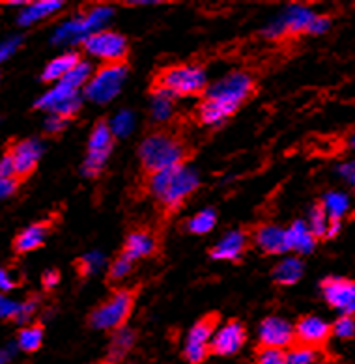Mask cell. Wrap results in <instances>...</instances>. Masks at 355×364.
<instances>
[{
    "label": "cell",
    "instance_id": "cell-20",
    "mask_svg": "<svg viewBox=\"0 0 355 364\" xmlns=\"http://www.w3.org/2000/svg\"><path fill=\"white\" fill-rule=\"evenodd\" d=\"M80 62H83V58H80L79 53H65V55L58 56V58L47 64L41 79L46 80V82H51V80H58L60 82L62 79H65L71 71L75 70Z\"/></svg>",
    "mask_w": 355,
    "mask_h": 364
},
{
    "label": "cell",
    "instance_id": "cell-27",
    "mask_svg": "<svg viewBox=\"0 0 355 364\" xmlns=\"http://www.w3.org/2000/svg\"><path fill=\"white\" fill-rule=\"evenodd\" d=\"M217 225V213L213 210H204L201 213H196L195 217H191L186 223V230L189 234L204 235L213 230Z\"/></svg>",
    "mask_w": 355,
    "mask_h": 364
},
{
    "label": "cell",
    "instance_id": "cell-30",
    "mask_svg": "<svg viewBox=\"0 0 355 364\" xmlns=\"http://www.w3.org/2000/svg\"><path fill=\"white\" fill-rule=\"evenodd\" d=\"M325 208H327V213H329V220H339L342 219V215L348 210V198L340 193H331L327 195V198H324Z\"/></svg>",
    "mask_w": 355,
    "mask_h": 364
},
{
    "label": "cell",
    "instance_id": "cell-37",
    "mask_svg": "<svg viewBox=\"0 0 355 364\" xmlns=\"http://www.w3.org/2000/svg\"><path fill=\"white\" fill-rule=\"evenodd\" d=\"M329 23L331 21L327 16H314V19H312L309 26V34H322V32L327 31Z\"/></svg>",
    "mask_w": 355,
    "mask_h": 364
},
{
    "label": "cell",
    "instance_id": "cell-5",
    "mask_svg": "<svg viewBox=\"0 0 355 364\" xmlns=\"http://www.w3.org/2000/svg\"><path fill=\"white\" fill-rule=\"evenodd\" d=\"M140 294V284L131 288H116L103 303H100L86 318V323L95 331H116L127 327L133 310H135L137 297Z\"/></svg>",
    "mask_w": 355,
    "mask_h": 364
},
{
    "label": "cell",
    "instance_id": "cell-36",
    "mask_svg": "<svg viewBox=\"0 0 355 364\" xmlns=\"http://www.w3.org/2000/svg\"><path fill=\"white\" fill-rule=\"evenodd\" d=\"M0 178L2 180H6V178H16V168H14V159H11L10 151L0 159Z\"/></svg>",
    "mask_w": 355,
    "mask_h": 364
},
{
    "label": "cell",
    "instance_id": "cell-43",
    "mask_svg": "<svg viewBox=\"0 0 355 364\" xmlns=\"http://www.w3.org/2000/svg\"><path fill=\"white\" fill-rule=\"evenodd\" d=\"M8 360V355L6 353H0V364H4Z\"/></svg>",
    "mask_w": 355,
    "mask_h": 364
},
{
    "label": "cell",
    "instance_id": "cell-7",
    "mask_svg": "<svg viewBox=\"0 0 355 364\" xmlns=\"http://www.w3.org/2000/svg\"><path fill=\"white\" fill-rule=\"evenodd\" d=\"M221 323V312L213 310L202 316L189 331L186 348H184V359L187 364H202L210 357L211 336L217 333Z\"/></svg>",
    "mask_w": 355,
    "mask_h": 364
},
{
    "label": "cell",
    "instance_id": "cell-21",
    "mask_svg": "<svg viewBox=\"0 0 355 364\" xmlns=\"http://www.w3.org/2000/svg\"><path fill=\"white\" fill-rule=\"evenodd\" d=\"M303 277V264L297 258L282 259L273 269V282L279 286H292Z\"/></svg>",
    "mask_w": 355,
    "mask_h": 364
},
{
    "label": "cell",
    "instance_id": "cell-26",
    "mask_svg": "<svg viewBox=\"0 0 355 364\" xmlns=\"http://www.w3.org/2000/svg\"><path fill=\"white\" fill-rule=\"evenodd\" d=\"M133 265H135V259L127 258L125 255L118 252V256L110 262L109 269H107V277H105L107 284L115 286L118 284V282H122V280H124L131 271H133Z\"/></svg>",
    "mask_w": 355,
    "mask_h": 364
},
{
    "label": "cell",
    "instance_id": "cell-1",
    "mask_svg": "<svg viewBox=\"0 0 355 364\" xmlns=\"http://www.w3.org/2000/svg\"><path fill=\"white\" fill-rule=\"evenodd\" d=\"M196 150L181 131V125L166 122L152 129L139 146V165L142 193H146V183L161 172L174 166L189 165L195 159Z\"/></svg>",
    "mask_w": 355,
    "mask_h": 364
},
{
    "label": "cell",
    "instance_id": "cell-34",
    "mask_svg": "<svg viewBox=\"0 0 355 364\" xmlns=\"http://www.w3.org/2000/svg\"><path fill=\"white\" fill-rule=\"evenodd\" d=\"M100 265V258H97V255H86V256H80V258H77L75 262H73V267H75L77 271V277H79L80 280L88 279L92 273H94V269Z\"/></svg>",
    "mask_w": 355,
    "mask_h": 364
},
{
    "label": "cell",
    "instance_id": "cell-42",
    "mask_svg": "<svg viewBox=\"0 0 355 364\" xmlns=\"http://www.w3.org/2000/svg\"><path fill=\"white\" fill-rule=\"evenodd\" d=\"M17 46H19V40H11L0 47V62H4L6 58H8V56H10L11 53L17 49Z\"/></svg>",
    "mask_w": 355,
    "mask_h": 364
},
{
    "label": "cell",
    "instance_id": "cell-41",
    "mask_svg": "<svg viewBox=\"0 0 355 364\" xmlns=\"http://www.w3.org/2000/svg\"><path fill=\"white\" fill-rule=\"evenodd\" d=\"M17 286V282L11 279L10 271L0 269V291H10Z\"/></svg>",
    "mask_w": 355,
    "mask_h": 364
},
{
    "label": "cell",
    "instance_id": "cell-9",
    "mask_svg": "<svg viewBox=\"0 0 355 364\" xmlns=\"http://www.w3.org/2000/svg\"><path fill=\"white\" fill-rule=\"evenodd\" d=\"M115 148V133L110 127L109 122L105 118L95 122L94 129L90 133V140H88V155H86L85 165H83V172L88 178H95L103 172L107 159L110 157V151Z\"/></svg>",
    "mask_w": 355,
    "mask_h": 364
},
{
    "label": "cell",
    "instance_id": "cell-6",
    "mask_svg": "<svg viewBox=\"0 0 355 364\" xmlns=\"http://www.w3.org/2000/svg\"><path fill=\"white\" fill-rule=\"evenodd\" d=\"M83 47L88 55L97 56L103 64H127L129 41L118 32H92L83 40Z\"/></svg>",
    "mask_w": 355,
    "mask_h": 364
},
{
    "label": "cell",
    "instance_id": "cell-40",
    "mask_svg": "<svg viewBox=\"0 0 355 364\" xmlns=\"http://www.w3.org/2000/svg\"><path fill=\"white\" fill-rule=\"evenodd\" d=\"M58 282H60V273H58L56 269L46 271L43 277H41V284H43V288L46 289H53Z\"/></svg>",
    "mask_w": 355,
    "mask_h": 364
},
{
    "label": "cell",
    "instance_id": "cell-35",
    "mask_svg": "<svg viewBox=\"0 0 355 364\" xmlns=\"http://www.w3.org/2000/svg\"><path fill=\"white\" fill-rule=\"evenodd\" d=\"M21 314V303L6 299L4 295L0 294V318L2 319H16Z\"/></svg>",
    "mask_w": 355,
    "mask_h": 364
},
{
    "label": "cell",
    "instance_id": "cell-23",
    "mask_svg": "<svg viewBox=\"0 0 355 364\" xmlns=\"http://www.w3.org/2000/svg\"><path fill=\"white\" fill-rule=\"evenodd\" d=\"M327 228H329V213H327L325 202L324 200H316L314 205H312V211H310V234L314 235L316 241H325L327 240Z\"/></svg>",
    "mask_w": 355,
    "mask_h": 364
},
{
    "label": "cell",
    "instance_id": "cell-12",
    "mask_svg": "<svg viewBox=\"0 0 355 364\" xmlns=\"http://www.w3.org/2000/svg\"><path fill=\"white\" fill-rule=\"evenodd\" d=\"M247 342V327L240 319H228L216 333L210 344V353L216 357H231L240 351Z\"/></svg>",
    "mask_w": 355,
    "mask_h": 364
},
{
    "label": "cell",
    "instance_id": "cell-15",
    "mask_svg": "<svg viewBox=\"0 0 355 364\" xmlns=\"http://www.w3.org/2000/svg\"><path fill=\"white\" fill-rule=\"evenodd\" d=\"M253 247L250 228L232 230L217 245H213L208 255L213 259H228V262H240L247 250Z\"/></svg>",
    "mask_w": 355,
    "mask_h": 364
},
{
    "label": "cell",
    "instance_id": "cell-45",
    "mask_svg": "<svg viewBox=\"0 0 355 364\" xmlns=\"http://www.w3.org/2000/svg\"><path fill=\"white\" fill-rule=\"evenodd\" d=\"M97 364H100V363H97Z\"/></svg>",
    "mask_w": 355,
    "mask_h": 364
},
{
    "label": "cell",
    "instance_id": "cell-13",
    "mask_svg": "<svg viewBox=\"0 0 355 364\" xmlns=\"http://www.w3.org/2000/svg\"><path fill=\"white\" fill-rule=\"evenodd\" d=\"M294 346V325L279 316H270L260 323L258 346L264 349H290Z\"/></svg>",
    "mask_w": 355,
    "mask_h": 364
},
{
    "label": "cell",
    "instance_id": "cell-18",
    "mask_svg": "<svg viewBox=\"0 0 355 364\" xmlns=\"http://www.w3.org/2000/svg\"><path fill=\"white\" fill-rule=\"evenodd\" d=\"M137 338H139L137 331L129 329V327H124V329L112 333L107 355L100 360V364H120L133 349V346L137 344Z\"/></svg>",
    "mask_w": 355,
    "mask_h": 364
},
{
    "label": "cell",
    "instance_id": "cell-11",
    "mask_svg": "<svg viewBox=\"0 0 355 364\" xmlns=\"http://www.w3.org/2000/svg\"><path fill=\"white\" fill-rule=\"evenodd\" d=\"M120 252L135 262L140 258H154L161 252V234L150 226H139L131 230L125 235Z\"/></svg>",
    "mask_w": 355,
    "mask_h": 364
},
{
    "label": "cell",
    "instance_id": "cell-16",
    "mask_svg": "<svg viewBox=\"0 0 355 364\" xmlns=\"http://www.w3.org/2000/svg\"><path fill=\"white\" fill-rule=\"evenodd\" d=\"M253 243L264 252V255H282L290 250L288 245V230L280 228L277 225H256L250 228Z\"/></svg>",
    "mask_w": 355,
    "mask_h": 364
},
{
    "label": "cell",
    "instance_id": "cell-38",
    "mask_svg": "<svg viewBox=\"0 0 355 364\" xmlns=\"http://www.w3.org/2000/svg\"><path fill=\"white\" fill-rule=\"evenodd\" d=\"M65 125H68V120H64V118H60V116L53 114L49 120L46 122V129H47V133H53V135H56V133H60V131L64 129Z\"/></svg>",
    "mask_w": 355,
    "mask_h": 364
},
{
    "label": "cell",
    "instance_id": "cell-44",
    "mask_svg": "<svg viewBox=\"0 0 355 364\" xmlns=\"http://www.w3.org/2000/svg\"><path fill=\"white\" fill-rule=\"evenodd\" d=\"M320 364H337L335 363V360H329V359H324V360H322V363Z\"/></svg>",
    "mask_w": 355,
    "mask_h": 364
},
{
    "label": "cell",
    "instance_id": "cell-29",
    "mask_svg": "<svg viewBox=\"0 0 355 364\" xmlns=\"http://www.w3.org/2000/svg\"><path fill=\"white\" fill-rule=\"evenodd\" d=\"M286 357H288V364H320L324 360L322 351L297 348V346H292L290 349H286Z\"/></svg>",
    "mask_w": 355,
    "mask_h": 364
},
{
    "label": "cell",
    "instance_id": "cell-24",
    "mask_svg": "<svg viewBox=\"0 0 355 364\" xmlns=\"http://www.w3.org/2000/svg\"><path fill=\"white\" fill-rule=\"evenodd\" d=\"M314 19V14H309V11H297L294 14V17L286 21L285 28L280 32V36L285 38V40H295V38H300L303 34H309V26Z\"/></svg>",
    "mask_w": 355,
    "mask_h": 364
},
{
    "label": "cell",
    "instance_id": "cell-31",
    "mask_svg": "<svg viewBox=\"0 0 355 364\" xmlns=\"http://www.w3.org/2000/svg\"><path fill=\"white\" fill-rule=\"evenodd\" d=\"M253 364H288L285 349H255V360Z\"/></svg>",
    "mask_w": 355,
    "mask_h": 364
},
{
    "label": "cell",
    "instance_id": "cell-10",
    "mask_svg": "<svg viewBox=\"0 0 355 364\" xmlns=\"http://www.w3.org/2000/svg\"><path fill=\"white\" fill-rule=\"evenodd\" d=\"M333 336V327L316 316H301L294 323V346L324 353Z\"/></svg>",
    "mask_w": 355,
    "mask_h": 364
},
{
    "label": "cell",
    "instance_id": "cell-2",
    "mask_svg": "<svg viewBox=\"0 0 355 364\" xmlns=\"http://www.w3.org/2000/svg\"><path fill=\"white\" fill-rule=\"evenodd\" d=\"M258 94L256 79L247 71H232L221 80L208 86L196 110L201 125H213L234 116Z\"/></svg>",
    "mask_w": 355,
    "mask_h": 364
},
{
    "label": "cell",
    "instance_id": "cell-33",
    "mask_svg": "<svg viewBox=\"0 0 355 364\" xmlns=\"http://www.w3.org/2000/svg\"><path fill=\"white\" fill-rule=\"evenodd\" d=\"M80 110V97L79 95H71V97H68V100H64L62 103H58V105L55 107V109L51 110L53 114L60 116V118H64V120L70 122L73 116L77 114Z\"/></svg>",
    "mask_w": 355,
    "mask_h": 364
},
{
    "label": "cell",
    "instance_id": "cell-8",
    "mask_svg": "<svg viewBox=\"0 0 355 364\" xmlns=\"http://www.w3.org/2000/svg\"><path fill=\"white\" fill-rule=\"evenodd\" d=\"M129 64H101L90 77L85 95L95 103H105L120 92Z\"/></svg>",
    "mask_w": 355,
    "mask_h": 364
},
{
    "label": "cell",
    "instance_id": "cell-4",
    "mask_svg": "<svg viewBox=\"0 0 355 364\" xmlns=\"http://www.w3.org/2000/svg\"><path fill=\"white\" fill-rule=\"evenodd\" d=\"M208 86V77L201 65L174 64L155 71L150 92L157 97H202Z\"/></svg>",
    "mask_w": 355,
    "mask_h": 364
},
{
    "label": "cell",
    "instance_id": "cell-17",
    "mask_svg": "<svg viewBox=\"0 0 355 364\" xmlns=\"http://www.w3.org/2000/svg\"><path fill=\"white\" fill-rule=\"evenodd\" d=\"M11 159H14V168H16L17 180H26L38 166L41 155V146L38 140H21L10 150Z\"/></svg>",
    "mask_w": 355,
    "mask_h": 364
},
{
    "label": "cell",
    "instance_id": "cell-32",
    "mask_svg": "<svg viewBox=\"0 0 355 364\" xmlns=\"http://www.w3.org/2000/svg\"><path fill=\"white\" fill-rule=\"evenodd\" d=\"M331 327H333V336L351 340L355 336V314H342Z\"/></svg>",
    "mask_w": 355,
    "mask_h": 364
},
{
    "label": "cell",
    "instance_id": "cell-3",
    "mask_svg": "<svg viewBox=\"0 0 355 364\" xmlns=\"http://www.w3.org/2000/svg\"><path fill=\"white\" fill-rule=\"evenodd\" d=\"M201 180L187 165L161 172L146 183V193L154 196L155 210L161 223H169L195 195Z\"/></svg>",
    "mask_w": 355,
    "mask_h": 364
},
{
    "label": "cell",
    "instance_id": "cell-19",
    "mask_svg": "<svg viewBox=\"0 0 355 364\" xmlns=\"http://www.w3.org/2000/svg\"><path fill=\"white\" fill-rule=\"evenodd\" d=\"M47 234H49V223H36L23 230L14 240V250L17 255H26V252L40 249L46 243Z\"/></svg>",
    "mask_w": 355,
    "mask_h": 364
},
{
    "label": "cell",
    "instance_id": "cell-39",
    "mask_svg": "<svg viewBox=\"0 0 355 364\" xmlns=\"http://www.w3.org/2000/svg\"><path fill=\"white\" fill-rule=\"evenodd\" d=\"M17 185H19V180H16V178H6V180L0 178V198H6V196L14 195L17 189Z\"/></svg>",
    "mask_w": 355,
    "mask_h": 364
},
{
    "label": "cell",
    "instance_id": "cell-28",
    "mask_svg": "<svg viewBox=\"0 0 355 364\" xmlns=\"http://www.w3.org/2000/svg\"><path fill=\"white\" fill-rule=\"evenodd\" d=\"M60 2H34V4L26 6V10L21 14L19 23L21 25H31L34 21H40L43 17L51 16L53 11L60 10Z\"/></svg>",
    "mask_w": 355,
    "mask_h": 364
},
{
    "label": "cell",
    "instance_id": "cell-25",
    "mask_svg": "<svg viewBox=\"0 0 355 364\" xmlns=\"http://www.w3.org/2000/svg\"><path fill=\"white\" fill-rule=\"evenodd\" d=\"M17 344L23 351L26 353H34L43 344V327L41 325H26L19 331V336H17Z\"/></svg>",
    "mask_w": 355,
    "mask_h": 364
},
{
    "label": "cell",
    "instance_id": "cell-22",
    "mask_svg": "<svg viewBox=\"0 0 355 364\" xmlns=\"http://www.w3.org/2000/svg\"><path fill=\"white\" fill-rule=\"evenodd\" d=\"M318 241L314 240V235L310 234L309 226L305 223H294L288 228V245L290 250H297V252H310L314 249Z\"/></svg>",
    "mask_w": 355,
    "mask_h": 364
},
{
    "label": "cell",
    "instance_id": "cell-14",
    "mask_svg": "<svg viewBox=\"0 0 355 364\" xmlns=\"http://www.w3.org/2000/svg\"><path fill=\"white\" fill-rule=\"evenodd\" d=\"M320 288L331 309L342 310L344 314H355V280L327 277L320 282Z\"/></svg>",
    "mask_w": 355,
    "mask_h": 364
}]
</instances>
